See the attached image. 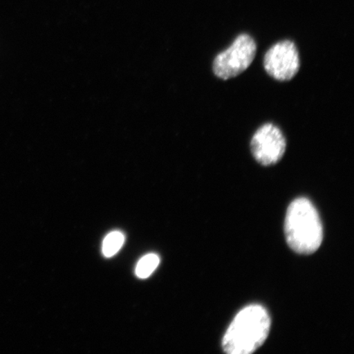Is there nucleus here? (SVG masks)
I'll use <instances>...</instances> for the list:
<instances>
[{"instance_id": "5", "label": "nucleus", "mask_w": 354, "mask_h": 354, "mask_svg": "<svg viewBox=\"0 0 354 354\" xmlns=\"http://www.w3.org/2000/svg\"><path fill=\"white\" fill-rule=\"evenodd\" d=\"M250 149L255 160L261 165H275L286 151V137L280 128L274 124L266 123L252 137Z\"/></svg>"}, {"instance_id": "1", "label": "nucleus", "mask_w": 354, "mask_h": 354, "mask_svg": "<svg viewBox=\"0 0 354 354\" xmlns=\"http://www.w3.org/2000/svg\"><path fill=\"white\" fill-rule=\"evenodd\" d=\"M271 319L261 305H250L241 310L230 325L223 339V348L229 354H250L267 339Z\"/></svg>"}, {"instance_id": "7", "label": "nucleus", "mask_w": 354, "mask_h": 354, "mask_svg": "<svg viewBox=\"0 0 354 354\" xmlns=\"http://www.w3.org/2000/svg\"><path fill=\"white\" fill-rule=\"evenodd\" d=\"M159 263H160V259L157 254H149L144 256L137 263L136 276L140 279L148 278L152 275L155 269L158 268Z\"/></svg>"}, {"instance_id": "6", "label": "nucleus", "mask_w": 354, "mask_h": 354, "mask_svg": "<svg viewBox=\"0 0 354 354\" xmlns=\"http://www.w3.org/2000/svg\"><path fill=\"white\" fill-rule=\"evenodd\" d=\"M125 241V236L121 232L115 231L111 232L105 237L102 252L106 258H111L118 253Z\"/></svg>"}, {"instance_id": "3", "label": "nucleus", "mask_w": 354, "mask_h": 354, "mask_svg": "<svg viewBox=\"0 0 354 354\" xmlns=\"http://www.w3.org/2000/svg\"><path fill=\"white\" fill-rule=\"evenodd\" d=\"M257 52V44L253 37L241 34L227 50L216 55L212 64L216 77L223 80L236 77L250 68Z\"/></svg>"}, {"instance_id": "4", "label": "nucleus", "mask_w": 354, "mask_h": 354, "mask_svg": "<svg viewBox=\"0 0 354 354\" xmlns=\"http://www.w3.org/2000/svg\"><path fill=\"white\" fill-rule=\"evenodd\" d=\"M263 65L266 72L277 81H290L297 75L300 68L297 47L290 39L274 44L266 53Z\"/></svg>"}, {"instance_id": "2", "label": "nucleus", "mask_w": 354, "mask_h": 354, "mask_svg": "<svg viewBox=\"0 0 354 354\" xmlns=\"http://www.w3.org/2000/svg\"><path fill=\"white\" fill-rule=\"evenodd\" d=\"M285 234L292 250L299 254H311L322 245L323 228L316 207L306 198L290 203L286 216Z\"/></svg>"}]
</instances>
